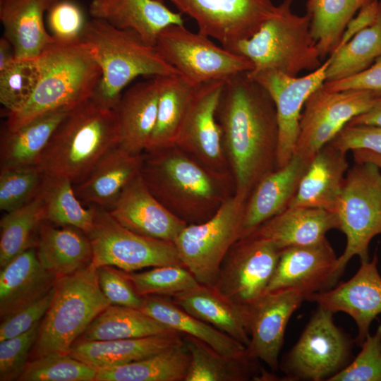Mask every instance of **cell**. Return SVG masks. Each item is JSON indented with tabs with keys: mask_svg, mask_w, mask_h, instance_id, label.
<instances>
[{
	"mask_svg": "<svg viewBox=\"0 0 381 381\" xmlns=\"http://www.w3.org/2000/svg\"><path fill=\"white\" fill-rule=\"evenodd\" d=\"M234 193L248 198L277 169L279 129L274 102L248 72L226 81L216 110Z\"/></svg>",
	"mask_w": 381,
	"mask_h": 381,
	"instance_id": "6da1fadb",
	"label": "cell"
},
{
	"mask_svg": "<svg viewBox=\"0 0 381 381\" xmlns=\"http://www.w3.org/2000/svg\"><path fill=\"white\" fill-rule=\"evenodd\" d=\"M140 175L152 195L188 224L211 218L234 194L231 174L214 172L176 145L143 153Z\"/></svg>",
	"mask_w": 381,
	"mask_h": 381,
	"instance_id": "7a4b0ae2",
	"label": "cell"
},
{
	"mask_svg": "<svg viewBox=\"0 0 381 381\" xmlns=\"http://www.w3.org/2000/svg\"><path fill=\"white\" fill-rule=\"evenodd\" d=\"M116 111L93 96L71 108L62 119L35 167L45 174L82 181L111 148L119 145Z\"/></svg>",
	"mask_w": 381,
	"mask_h": 381,
	"instance_id": "3957f363",
	"label": "cell"
},
{
	"mask_svg": "<svg viewBox=\"0 0 381 381\" xmlns=\"http://www.w3.org/2000/svg\"><path fill=\"white\" fill-rule=\"evenodd\" d=\"M37 58L40 78L36 90L20 111L7 114L6 129H17L50 111L71 109L94 95L102 72L89 47L80 40L55 41Z\"/></svg>",
	"mask_w": 381,
	"mask_h": 381,
	"instance_id": "277c9868",
	"label": "cell"
},
{
	"mask_svg": "<svg viewBox=\"0 0 381 381\" xmlns=\"http://www.w3.org/2000/svg\"><path fill=\"white\" fill-rule=\"evenodd\" d=\"M80 40L89 47L102 72L93 97L107 107L115 109L122 90L139 75H181L137 32L103 20L87 21Z\"/></svg>",
	"mask_w": 381,
	"mask_h": 381,
	"instance_id": "5b68a950",
	"label": "cell"
},
{
	"mask_svg": "<svg viewBox=\"0 0 381 381\" xmlns=\"http://www.w3.org/2000/svg\"><path fill=\"white\" fill-rule=\"evenodd\" d=\"M292 3L283 0L255 34L226 49L252 62L253 69L249 73L274 70L298 76L302 71H313L322 64L311 33L310 17L294 13Z\"/></svg>",
	"mask_w": 381,
	"mask_h": 381,
	"instance_id": "8992f818",
	"label": "cell"
},
{
	"mask_svg": "<svg viewBox=\"0 0 381 381\" xmlns=\"http://www.w3.org/2000/svg\"><path fill=\"white\" fill-rule=\"evenodd\" d=\"M110 304L100 289L97 268L91 263L74 274L56 278L29 361L52 353H69L89 325Z\"/></svg>",
	"mask_w": 381,
	"mask_h": 381,
	"instance_id": "52a82bcc",
	"label": "cell"
},
{
	"mask_svg": "<svg viewBox=\"0 0 381 381\" xmlns=\"http://www.w3.org/2000/svg\"><path fill=\"white\" fill-rule=\"evenodd\" d=\"M336 213L346 244L338 258V281L354 256L370 260L369 245L381 234V169L370 162H354L349 168Z\"/></svg>",
	"mask_w": 381,
	"mask_h": 381,
	"instance_id": "ba28073f",
	"label": "cell"
},
{
	"mask_svg": "<svg viewBox=\"0 0 381 381\" xmlns=\"http://www.w3.org/2000/svg\"><path fill=\"white\" fill-rule=\"evenodd\" d=\"M247 199L231 195L211 218L188 224L175 240L181 263L200 284L214 286L225 255L241 238Z\"/></svg>",
	"mask_w": 381,
	"mask_h": 381,
	"instance_id": "9c48e42d",
	"label": "cell"
},
{
	"mask_svg": "<svg viewBox=\"0 0 381 381\" xmlns=\"http://www.w3.org/2000/svg\"><path fill=\"white\" fill-rule=\"evenodd\" d=\"M334 313L318 306L279 369L285 380H327L352 358L353 340L334 322Z\"/></svg>",
	"mask_w": 381,
	"mask_h": 381,
	"instance_id": "30bf717a",
	"label": "cell"
},
{
	"mask_svg": "<svg viewBox=\"0 0 381 381\" xmlns=\"http://www.w3.org/2000/svg\"><path fill=\"white\" fill-rule=\"evenodd\" d=\"M159 54L188 82L200 85L212 81L226 82L253 69L246 57L212 42L184 25H171L159 34L154 46Z\"/></svg>",
	"mask_w": 381,
	"mask_h": 381,
	"instance_id": "8fae6325",
	"label": "cell"
},
{
	"mask_svg": "<svg viewBox=\"0 0 381 381\" xmlns=\"http://www.w3.org/2000/svg\"><path fill=\"white\" fill-rule=\"evenodd\" d=\"M93 226L87 234L92 248L91 264L111 265L126 272L146 267L181 265L174 243L150 238L119 224L105 209L92 206Z\"/></svg>",
	"mask_w": 381,
	"mask_h": 381,
	"instance_id": "7c38bea8",
	"label": "cell"
},
{
	"mask_svg": "<svg viewBox=\"0 0 381 381\" xmlns=\"http://www.w3.org/2000/svg\"><path fill=\"white\" fill-rule=\"evenodd\" d=\"M377 96L366 90L335 92L320 87L304 104L294 154L310 163L353 118L368 111Z\"/></svg>",
	"mask_w": 381,
	"mask_h": 381,
	"instance_id": "4fadbf2b",
	"label": "cell"
},
{
	"mask_svg": "<svg viewBox=\"0 0 381 381\" xmlns=\"http://www.w3.org/2000/svg\"><path fill=\"white\" fill-rule=\"evenodd\" d=\"M281 251L254 233L239 238L225 255L213 287L228 299L250 307L265 294Z\"/></svg>",
	"mask_w": 381,
	"mask_h": 381,
	"instance_id": "5bb4252c",
	"label": "cell"
},
{
	"mask_svg": "<svg viewBox=\"0 0 381 381\" xmlns=\"http://www.w3.org/2000/svg\"><path fill=\"white\" fill-rule=\"evenodd\" d=\"M198 32L228 49L251 37L274 12L272 0H169Z\"/></svg>",
	"mask_w": 381,
	"mask_h": 381,
	"instance_id": "9a60e30c",
	"label": "cell"
},
{
	"mask_svg": "<svg viewBox=\"0 0 381 381\" xmlns=\"http://www.w3.org/2000/svg\"><path fill=\"white\" fill-rule=\"evenodd\" d=\"M329 63L328 58L319 68L301 77L274 70L248 72L267 90L276 107L279 129L277 169L286 166L294 154L304 104L314 91L324 85Z\"/></svg>",
	"mask_w": 381,
	"mask_h": 381,
	"instance_id": "2e32d148",
	"label": "cell"
},
{
	"mask_svg": "<svg viewBox=\"0 0 381 381\" xmlns=\"http://www.w3.org/2000/svg\"><path fill=\"white\" fill-rule=\"evenodd\" d=\"M224 83L212 81L198 86L175 145L209 169L231 174L216 119Z\"/></svg>",
	"mask_w": 381,
	"mask_h": 381,
	"instance_id": "e0dca14e",
	"label": "cell"
},
{
	"mask_svg": "<svg viewBox=\"0 0 381 381\" xmlns=\"http://www.w3.org/2000/svg\"><path fill=\"white\" fill-rule=\"evenodd\" d=\"M379 258L361 262L356 274L348 281L327 290L306 296L305 301L332 311L343 312L352 318L358 329L355 343L361 346L370 334L373 321L381 313V275Z\"/></svg>",
	"mask_w": 381,
	"mask_h": 381,
	"instance_id": "ac0fdd59",
	"label": "cell"
},
{
	"mask_svg": "<svg viewBox=\"0 0 381 381\" xmlns=\"http://www.w3.org/2000/svg\"><path fill=\"white\" fill-rule=\"evenodd\" d=\"M338 258L327 237L312 244L282 249L265 294L289 289L306 298L332 288L338 282Z\"/></svg>",
	"mask_w": 381,
	"mask_h": 381,
	"instance_id": "d6986e66",
	"label": "cell"
},
{
	"mask_svg": "<svg viewBox=\"0 0 381 381\" xmlns=\"http://www.w3.org/2000/svg\"><path fill=\"white\" fill-rule=\"evenodd\" d=\"M303 301L305 296L296 290L278 289L264 294L250 306L247 350L251 357L274 371L279 369L288 322Z\"/></svg>",
	"mask_w": 381,
	"mask_h": 381,
	"instance_id": "ffe728a7",
	"label": "cell"
},
{
	"mask_svg": "<svg viewBox=\"0 0 381 381\" xmlns=\"http://www.w3.org/2000/svg\"><path fill=\"white\" fill-rule=\"evenodd\" d=\"M122 226L138 234L174 243L188 225L149 190L140 174L122 190L108 210Z\"/></svg>",
	"mask_w": 381,
	"mask_h": 381,
	"instance_id": "44dd1931",
	"label": "cell"
},
{
	"mask_svg": "<svg viewBox=\"0 0 381 381\" xmlns=\"http://www.w3.org/2000/svg\"><path fill=\"white\" fill-rule=\"evenodd\" d=\"M89 13L116 28L135 31L152 47L165 28L184 25L181 13L170 10L163 0H92Z\"/></svg>",
	"mask_w": 381,
	"mask_h": 381,
	"instance_id": "7402d4cb",
	"label": "cell"
},
{
	"mask_svg": "<svg viewBox=\"0 0 381 381\" xmlns=\"http://www.w3.org/2000/svg\"><path fill=\"white\" fill-rule=\"evenodd\" d=\"M309 164L294 154L286 166L275 169L258 182L246 201L241 238L250 235L289 207Z\"/></svg>",
	"mask_w": 381,
	"mask_h": 381,
	"instance_id": "603a6c76",
	"label": "cell"
},
{
	"mask_svg": "<svg viewBox=\"0 0 381 381\" xmlns=\"http://www.w3.org/2000/svg\"><path fill=\"white\" fill-rule=\"evenodd\" d=\"M349 168L346 153L329 143L311 160L289 207L336 212Z\"/></svg>",
	"mask_w": 381,
	"mask_h": 381,
	"instance_id": "cb8c5ba5",
	"label": "cell"
},
{
	"mask_svg": "<svg viewBox=\"0 0 381 381\" xmlns=\"http://www.w3.org/2000/svg\"><path fill=\"white\" fill-rule=\"evenodd\" d=\"M162 77L135 84L122 94L115 109L119 128V146L138 155L146 150L157 113Z\"/></svg>",
	"mask_w": 381,
	"mask_h": 381,
	"instance_id": "d4e9b609",
	"label": "cell"
},
{
	"mask_svg": "<svg viewBox=\"0 0 381 381\" xmlns=\"http://www.w3.org/2000/svg\"><path fill=\"white\" fill-rule=\"evenodd\" d=\"M143 153L132 154L119 145L111 148L82 181L73 184L77 198L89 206L109 210L123 188L140 174Z\"/></svg>",
	"mask_w": 381,
	"mask_h": 381,
	"instance_id": "484cf974",
	"label": "cell"
},
{
	"mask_svg": "<svg viewBox=\"0 0 381 381\" xmlns=\"http://www.w3.org/2000/svg\"><path fill=\"white\" fill-rule=\"evenodd\" d=\"M59 0H0L4 35L17 59L39 56L55 42L45 28L44 16Z\"/></svg>",
	"mask_w": 381,
	"mask_h": 381,
	"instance_id": "4316f807",
	"label": "cell"
},
{
	"mask_svg": "<svg viewBox=\"0 0 381 381\" xmlns=\"http://www.w3.org/2000/svg\"><path fill=\"white\" fill-rule=\"evenodd\" d=\"M56 279L41 265L35 248L17 255L1 269V320L42 298Z\"/></svg>",
	"mask_w": 381,
	"mask_h": 381,
	"instance_id": "83f0119b",
	"label": "cell"
},
{
	"mask_svg": "<svg viewBox=\"0 0 381 381\" xmlns=\"http://www.w3.org/2000/svg\"><path fill=\"white\" fill-rule=\"evenodd\" d=\"M35 250L41 265L56 278L85 268L92 260V244L85 232L47 220L41 225Z\"/></svg>",
	"mask_w": 381,
	"mask_h": 381,
	"instance_id": "f1b7e54d",
	"label": "cell"
},
{
	"mask_svg": "<svg viewBox=\"0 0 381 381\" xmlns=\"http://www.w3.org/2000/svg\"><path fill=\"white\" fill-rule=\"evenodd\" d=\"M332 229L339 230L336 212L316 207H294L268 219L253 233L271 241L282 250L316 243L325 238Z\"/></svg>",
	"mask_w": 381,
	"mask_h": 381,
	"instance_id": "f546056e",
	"label": "cell"
},
{
	"mask_svg": "<svg viewBox=\"0 0 381 381\" xmlns=\"http://www.w3.org/2000/svg\"><path fill=\"white\" fill-rule=\"evenodd\" d=\"M182 309L246 347L250 343V307L236 303L213 286H199L171 298Z\"/></svg>",
	"mask_w": 381,
	"mask_h": 381,
	"instance_id": "4dcf8cb0",
	"label": "cell"
},
{
	"mask_svg": "<svg viewBox=\"0 0 381 381\" xmlns=\"http://www.w3.org/2000/svg\"><path fill=\"white\" fill-rule=\"evenodd\" d=\"M183 341V336L179 332L105 341L78 339L69 354L99 370L147 358Z\"/></svg>",
	"mask_w": 381,
	"mask_h": 381,
	"instance_id": "1f68e13d",
	"label": "cell"
},
{
	"mask_svg": "<svg viewBox=\"0 0 381 381\" xmlns=\"http://www.w3.org/2000/svg\"><path fill=\"white\" fill-rule=\"evenodd\" d=\"M140 310L165 327L196 338L222 354L240 357L248 353L245 345L188 313L170 297L143 296Z\"/></svg>",
	"mask_w": 381,
	"mask_h": 381,
	"instance_id": "d6a6232c",
	"label": "cell"
},
{
	"mask_svg": "<svg viewBox=\"0 0 381 381\" xmlns=\"http://www.w3.org/2000/svg\"><path fill=\"white\" fill-rule=\"evenodd\" d=\"M183 340L190 355L185 381H260L266 370L248 353L229 356L191 336Z\"/></svg>",
	"mask_w": 381,
	"mask_h": 381,
	"instance_id": "836d02e7",
	"label": "cell"
},
{
	"mask_svg": "<svg viewBox=\"0 0 381 381\" xmlns=\"http://www.w3.org/2000/svg\"><path fill=\"white\" fill-rule=\"evenodd\" d=\"M71 109L61 108L37 116L15 130L3 128L1 168L35 167L54 131Z\"/></svg>",
	"mask_w": 381,
	"mask_h": 381,
	"instance_id": "e575fe53",
	"label": "cell"
},
{
	"mask_svg": "<svg viewBox=\"0 0 381 381\" xmlns=\"http://www.w3.org/2000/svg\"><path fill=\"white\" fill-rule=\"evenodd\" d=\"M198 86L179 75L162 77L156 122L145 151L176 145Z\"/></svg>",
	"mask_w": 381,
	"mask_h": 381,
	"instance_id": "d590c367",
	"label": "cell"
},
{
	"mask_svg": "<svg viewBox=\"0 0 381 381\" xmlns=\"http://www.w3.org/2000/svg\"><path fill=\"white\" fill-rule=\"evenodd\" d=\"M189 363L183 341L137 361L99 369L95 381H185Z\"/></svg>",
	"mask_w": 381,
	"mask_h": 381,
	"instance_id": "8d00e7d4",
	"label": "cell"
},
{
	"mask_svg": "<svg viewBox=\"0 0 381 381\" xmlns=\"http://www.w3.org/2000/svg\"><path fill=\"white\" fill-rule=\"evenodd\" d=\"M177 332L140 309L110 304L89 325L78 339L105 341Z\"/></svg>",
	"mask_w": 381,
	"mask_h": 381,
	"instance_id": "74e56055",
	"label": "cell"
},
{
	"mask_svg": "<svg viewBox=\"0 0 381 381\" xmlns=\"http://www.w3.org/2000/svg\"><path fill=\"white\" fill-rule=\"evenodd\" d=\"M45 220L40 193L28 204L4 214L0 221L1 269L23 252L35 248Z\"/></svg>",
	"mask_w": 381,
	"mask_h": 381,
	"instance_id": "f35d334b",
	"label": "cell"
},
{
	"mask_svg": "<svg viewBox=\"0 0 381 381\" xmlns=\"http://www.w3.org/2000/svg\"><path fill=\"white\" fill-rule=\"evenodd\" d=\"M373 0H308L306 13L322 59L338 45L349 22L356 12Z\"/></svg>",
	"mask_w": 381,
	"mask_h": 381,
	"instance_id": "ab89813d",
	"label": "cell"
},
{
	"mask_svg": "<svg viewBox=\"0 0 381 381\" xmlns=\"http://www.w3.org/2000/svg\"><path fill=\"white\" fill-rule=\"evenodd\" d=\"M380 57L381 1L375 21L337 48L329 56L326 81L339 80L358 74Z\"/></svg>",
	"mask_w": 381,
	"mask_h": 381,
	"instance_id": "60d3db41",
	"label": "cell"
},
{
	"mask_svg": "<svg viewBox=\"0 0 381 381\" xmlns=\"http://www.w3.org/2000/svg\"><path fill=\"white\" fill-rule=\"evenodd\" d=\"M40 195L46 220L57 225L76 227L87 235L90 233L93 226V208L82 205L68 179L44 174Z\"/></svg>",
	"mask_w": 381,
	"mask_h": 381,
	"instance_id": "b9f144b4",
	"label": "cell"
},
{
	"mask_svg": "<svg viewBox=\"0 0 381 381\" xmlns=\"http://www.w3.org/2000/svg\"><path fill=\"white\" fill-rule=\"evenodd\" d=\"M40 78L38 58L16 59L0 71V102L8 114L20 111L29 102Z\"/></svg>",
	"mask_w": 381,
	"mask_h": 381,
	"instance_id": "7bdbcfd3",
	"label": "cell"
},
{
	"mask_svg": "<svg viewBox=\"0 0 381 381\" xmlns=\"http://www.w3.org/2000/svg\"><path fill=\"white\" fill-rule=\"evenodd\" d=\"M138 294L173 298L200 285L183 265H169L143 272H126Z\"/></svg>",
	"mask_w": 381,
	"mask_h": 381,
	"instance_id": "ee69618b",
	"label": "cell"
},
{
	"mask_svg": "<svg viewBox=\"0 0 381 381\" xmlns=\"http://www.w3.org/2000/svg\"><path fill=\"white\" fill-rule=\"evenodd\" d=\"M97 370L69 353H52L30 360L18 381H95Z\"/></svg>",
	"mask_w": 381,
	"mask_h": 381,
	"instance_id": "f6af8a7d",
	"label": "cell"
},
{
	"mask_svg": "<svg viewBox=\"0 0 381 381\" xmlns=\"http://www.w3.org/2000/svg\"><path fill=\"white\" fill-rule=\"evenodd\" d=\"M44 177L36 167L1 168V210L11 212L35 199L40 193Z\"/></svg>",
	"mask_w": 381,
	"mask_h": 381,
	"instance_id": "bcb514c9",
	"label": "cell"
},
{
	"mask_svg": "<svg viewBox=\"0 0 381 381\" xmlns=\"http://www.w3.org/2000/svg\"><path fill=\"white\" fill-rule=\"evenodd\" d=\"M360 346L356 358L328 381H381V323Z\"/></svg>",
	"mask_w": 381,
	"mask_h": 381,
	"instance_id": "7dc6e473",
	"label": "cell"
},
{
	"mask_svg": "<svg viewBox=\"0 0 381 381\" xmlns=\"http://www.w3.org/2000/svg\"><path fill=\"white\" fill-rule=\"evenodd\" d=\"M40 322L16 337L0 341V380H18L29 361Z\"/></svg>",
	"mask_w": 381,
	"mask_h": 381,
	"instance_id": "c3c4849f",
	"label": "cell"
},
{
	"mask_svg": "<svg viewBox=\"0 0 381 381\" xmlns=\"http://www.w3.org/2000/svg\"><path fill=\"white\" fill-rule=\"evenodd\" d=\"M47 23L55 41L71 42L80 40L87 21L83 8L76 1L59 0L47 11Z\"/></svg>",
	"mask_w": 381,
	"mask_h": 381,
	"instance_id": "681fc988",
	"label": "cell"
},
{
	"mask_svg": "<svg viewBox=\"0 0 381 381\" xmlns=\"http://www.w3.org/2000/svg\"><path fill=\"white\" fill-rule=\"evenodd\" d=\"M97 274L100 289L111 304L140 309L143 297L126 272L114 266L102 265L97 268Z\"/></svg>",
	"mask_w": 381,
	"mask_h": 381,
	"instance_id": "f907efd6",
	"label": "cell"
},
{
	"mask_svg": "<svg viewBox=\"0 0 381 381\" xmlns=\"http://www.w3.org/2000/svg\"><path fill=\"white\" fill-rule=\"evenodd\" d=\"M54 286L45 296L1 320L0 341L30 330L45 315L53 298Z\"/></svg>",
	"mask_w": 381,
	"mask_h": 381,
	"instance_id": "816d5d0a",
	"label": "cell"
},
{
	"mask_svg": "<svg viewBox=\"0 0 381 381\" xmlns=\"http://www.w3.org/2000/svg\"><path fill=\"white\" fill-rule=\"evenodd\" d=\"M329 143L346 153L365 149L381 154V126L347 124Z\"/></svg>",
	"mask_w": 381,
	"mask_h": 381,
	"instance_id": "f5cc1de1",
	"label": "cell"
},
{
	"mask_svg": "<svg viewBox=\"0 0 381 381\" xmlns=\"http://www.w3.org/2000/svg\"><path fill=\"white\" fill-rule=\"evenodd\" d=\"M324 87L330 91L366 90L381 95V57L365 71L339 80L326 81Z\"/></svg>",
	"mask_w": 381,
	"mask_h": 381,
	"instance_id": "db71d44e",
	"label": "cell"
},
{
	"mask_svg": "<svg viewBox=\"0 0 381 381\" xmlns=\"http://www.w3.org/2000/svg\"><path fill=\"white\" fill-rule=\"evenodd\" d=\"M379 8L380 1L377 0H373L361 8L358 13L347 24L336 49L346 43L363 29L370 26L377 18Z\"/></svg>",
	"mask_w": 381,
	"mask_h": 381,
	"instance_id": "11a10c76",
	"label": "cell"
},
{
	"mask_svg": "<svg viewBox=\"0 0 381 381\" xmlns=\"http://www.w3.org/2000/svg\"><path fill=\"white\" fill-rule=\"evenodd\" d=\"M348 125H371L381 126V95L377 96L371 107L351 119Z\"/></svg>",
	"mask_w": 381,
	"mask_h": 381,
	"instance_id": "9f6ffc18",
	"label": "cell"
},
{
	"mask_svg": "<svg viewBox=\"0 0 381 381\" xmlns=\"http://www.w3.org/2000/svg\"><path fill=\"white\" fill-rule=\"evenodd\" d=\"M16 59L11 42L3 35L0 39V71L6 68Z\"/></svg>",
	"mask_w": 381,
	"mask_h": 381,
	"instance_id": "6f0895ef",
	"label": "cell"
},
{
	"mask_svg": "<svg viewBox=\"0 0 381 381\" xmlns=\"http://www.w3.org/2000/svg\"><path fill=\"white\" fill-rule=\"evenodd\" d=\"M354 162H370L381 169V154L365 149L352 150Z\"/></svg>",
	"mask_w": 381,
	"mask_h": 381,
	"instance_id": "680465c9",
	"label": "cell"
}]
</instances>
